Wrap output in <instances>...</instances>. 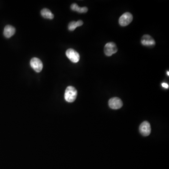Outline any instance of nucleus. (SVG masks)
Returning <instances> with one entry per match:
<instances>
[{"label": "nucleus", "mask_w": 169, "mask_h": 169, "mask_svg": "<svg viewBox=\"0 0 169 169\" xmlns=\"http://www.w3.org/2000/svg\"><path fill=\"white\" fill-rule=\"evenodd\" d=\"M167 75H168V76H169V71H167Z\"/></svg>", "instance_id": "obj_14"}, {"label": "nucleus", "mask_w": 169, "mask_h": 169, "mask_svg": "<svg viewBox=\"0 0 169 169\" xmlns=\"http://www.w3.org/2000/svg\"><path fill=\"white\" fill-rule=\"evenodd\" d=\"M15 32H16V29L15 27L11 25H7L4 28L3 34L5 37L9 38L15 34Z\"/></svg>", "instance_id": "obj_9"}, {"label": "nucleus", "mask_w": 169, "mask_h": 169, "mask_svg": "<svg viewBox=\"0 0 169 169\" xmlns=\"http://www.w3.org/2000/svg\"><path fill=\"white\" fill-rule=\"evenodd\" d=\"M133 16L129 12L124 13L119 19V24L121 26H125L128 25L133 21Z\"/></svg>", "instance_id": "obj_2"}, {"label": "nucleus", "mask_w": 169, "mask_h": 169, "mask_svg": "<svg viewBox=\"0 0 169 169\" xmlns=\"http://www.w3.org/2000/svg\"><path fill=\"white\" fill-rule=\"evenodd\" d=\"M162 87L165 88H169V85L166 83H162Z\"/></svg>", "instance_id": "obj_13"}, {"label": "nucleus", "mask_w": 169, "mask_h": 169, "mask_svg": "<svg viewBox=\"0 0 169 169\" xmlns=\"http://www.w3.org/2000/svg\"><path fill=\"white\" fill-rule=\"evenodd\" d=\"M77 94V91L76 88L72 86H69L66 89L65 92V100L68 102H73L76 99Z\"/></svg>", "instance_id": "obj_1"}, {"label": "nucleus", "mask_w": 169, "mask_h": 169, "mask_svg": "<svg viewBox=\"0 0 169 169\" xmlns=\"http://www.w3.org/2000/svg\"><path fill=\"white\" fill-rule=\"evenodd\" d=\"M66 55L72 63H77L80 59L79 54L72 48H70L66 52Z\"/></svg>", "instance_id": "obj_4"}, {"label": "nucleus", "mask_w": 169, "mask_h": 169, "mask_svg": "<svg viewBox=\"0 0 169 169\" xmlns=\"http://www.w3.org/2000/svg\"><path fill=\"white\" fill-rule=\"evenodd\" d=\"M142 45L147 47H154L156 44V42L153 38L149 35H144L141 40Z\"/></svg>", "instance_id": "obj_8"}, {"label": "nucleus", "mask_w": 169, "mask_h": 169, "mask_svg": "<svg viewBox=\"0 0 169 169\" xmlns=\"http://www.w3.org/2000/svg\"><path fill=\"white\" fill-rule=\"evenodd\" d=\"M41 15L45 18L52 19L54 18V15L51 12V11L48 8H43L41 11Z\"/></svg>", "instance_id": "obj_11"}, {"label": "nucleus", "mask_w": 169, "mask_h": 169, "mask_svg": "<svg viewBox=\"0 0 169 169\" xmlns=\"http://www.w3.org/2000/svg\"><path fill=\"white\" fill-rule=\"evenodd\" d=\"M139 130L140 133L144 136H147L149 135L151 131L150 124L147 121H144L141 124Z\"/></svg>", "instance_id": "obj_6"}, {"label": "nucleus", "mask_w": 169, "mask_h": 169, "mask_svg": "<svg viewBox=\"0 0 169 169\" xmlns=\"http://www.w3.org/2000/svg\"><path fill=\"white\" fill-rule=\"evenodd\" d=\"M109 105L111 109L118 110L123 106V102L120 98L113 97L109 100Z\"/></svg>", "instance_id": "obj_7"}, {"label": "nucleus", "mask_w": 169, "mask_h": 169, "mask_svg": "<svg viewBox=\"0 0 169 169\" xmlns=\"http://www.w3.org/2000/svg\"><path fill=\"white\" fill-rule=\"evenodd\" d=\"M71 9L72 11H75V12H78V13H86L88 12V8L86 7H79L76 3H73L71 5Z\"/></svg>", "instance_id": "obj_12"}, {"label": "nucleus", "mask_w": 169, "mask_h": 169, "mask_svg": "<svg viewBox=\"0 0 169 169\" xmlns=\"http://www.w3.org/2000/svg\"><path fill=\"white\" fill-rule=\"evenodd\" d=\"M117 45L114 42H109L107 43L104 47V51L107 56H111L113 54L116 53L118 51Z\"/></svg>", "instance_id": "obj_3"}, {"label": "nucleus", "mask_w": 169, "mask_h": 169, "mask_svg": "<svg viewBox=\"0 0 169 169\" xmlns=\"http://www.w3.org/2000/svg\"><path fill=\"white\" fill-rule=\"evenodd\" d=\"M83 24V22L82 20H78L77 22L76 21H72L69 23L68 25V29L71 31H73L77 27L81 26Z\"/></svg>", "instance_id": "obj_10"}, {"label": "nucleus", "mask_w": 169, "mask_h": 169, "mask_svg": "<svg viewBox=\"0 0 169 169\" xmlns=\"http://www.w3.org/2000/svg\"><path fill=\"white\" fill-rule=\"evenodd\" d=\"M31 68L37 72H40L43 68V64L40 59L36 58H32L30 61Z\"/></svg>", "instance_id": "obj_5"}]
</instances>
